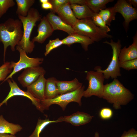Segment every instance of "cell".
<instances>
[{
    "instance_id": "cell-33",
    "label": "cell",
    "mask_w": 137,
    "mask_h": 137,
    "mask_svg": "<svg viewBox=\"0 0 137 137\" xmlns=\"http://www.w3.org/2000/svg\"><path fill=\"white\" fill-rule=\"evenodd\" d=\"M49 2L52 4L53 9L51 12L55 13L56 10L59 7L66 3H69L68 0H50Z\"/></svg>"
},
{
    "instance_id": "cell-2",
    "label": "cell",
    "mask_w": 137,
    "mask_h": 137,
    "mask_svg": "<svg viewBox=\"0 0 137 137\" xmlns=\"http://www.w3.org/2000/svg\"><path fill=\"white\" fill-rule=\"evenodd\" d=\"M133 94L117 78L104 85L102 98L113 104L116 109L127 105L133 98Z\"/></svg>"
},
{
    "instance_id": "cell-18",
    "label": "cell",
    "mask_w": 137,
    "mask_h": 137,
    "mask_svg": "<svg viewBox=\"0 0 137 137\" xmlns=\"http://www.w3.org/2000/svg\"><path fill=\"white\" fill-rule=\"evenodd\" d=\"M132 44L127 48L125 46L121 49L119 56V62L137 58V32L132 38Z\"/></svg>"
},
{
    "instance_id": "cell-22",
    "label": "cell",
    "mask_w": 137,
    "mask_h": 137,
    "mask_svg": "<svg viewBox=\"0 0 137 137\" xmlns=\"http://www.w3.org/2000/svg\"><path fill=\"white\" fill-rule=\"evenodd\" d=\"M57 80L51 77L46 79L45 90V99H53L58 95L57 85Z\"/></svg>"
},
{
    "instance_id": "cell-29",
    "label": "cell",
    "mask_w": 137,
    "mask_h": 137,
    "mask_svg": "<svg viewBox=\"0 0 137 137\" xmlns=\"http://www.w3.org/2000/svg\"><path fill=\"white\" fill-rule=\"evenodd\" d=\"M62 44L63 43L62 40H60L59 38L50 40L46 46L45 56H46L53 49Z\"/></svg>"
},
{
    "instance_id": "cell-26",
    "label": "cell",
    "mask_w": 137,
    "mask_h": 137,
    "mask_svg": "<svg viewBox=\"0 0 137 137\" xmlns=\"http://www.w3.org/2000/svg\"><path fill=\"white\" fill-rule=\"evenodd\" d=\"M58 120L51 121L48 118L38 119L35 129L32 133L28 137H40V133L45 127L50 123L59 122Z\"/></svg>"
},
{
    "instance_id": "cell-30",
    "label": "cell",
    "mask_w": 137,
    "mask_h": 137,
    "mask_svg": "<svg viewBox=\"0 0 137 137\" xmlns=\"http://www.w3.org/2000/svg\"><path fill=\"white\" fill-rule=\"evenodd\" d=\"M13 0H0V18L6 13L9 9L14 6Z\"/></svg>"
},
{
    "instance_id": "cell-31",
    "label": "cell",
    "mask_w": 137,
    "mask_h": 137,
    "mask_svg": "<svg viewBox=\"0 0 137 137\" xmlns=\"http://www.w3.org/2000/svg\"><path fill=\"white\" fill-rule=\"evenodd\" d=\"M119 67L127 71L137 69V58L119 62Z\"/></svg>"
},
{
    "instance_id": "cell-38",
    "label": "cell",
    "mask_w": 137,
    "mask_h": 137,
    "mask_svg": "<svg viewBox=\"0 0 137 137\" xmlns=\"http://www.w3.org/2000/svg\"><path fill=\"white\" fill-rule=\"evenodd\" d=\"M0 137H16L14 135L7 133H0Z\"/></svg>"
},
{
    "instance_id": "cell-25",
    "label": "cell",
    "mask_w": 137,
    "mask_h": 137,
    "mask_svg": "<svg viewBox=\"0 0 137 137\" xmlns=\"http://www.w3.org/2000/svg\"><path fill=\"white\" fill-rule=\"evenodd\" d=\"M98 14L106 24L108 26H110L112 21L115 19L116 13L112 7L100 10Z\"/></svg>"
},
{
    "instance_id": "cell-17",
    "label": "cell",
    "mask_w": 137,
    "mask_h": 137,
    "mask_svg": "<svg viewBox=\"0 0 137 137\" xmlns=\"http://www.w3.org/2000/svg\"><path fill=\"white\" fill-rule=\"evenodd\" d=\"M69 3L64 4L57 9L55 12L62 20L73 27L78 19L75 16Z\"/></svg>"
},
{
    "instance_id": "cell-9",
    "label": "cell",
    "mask_w": 137,
    "mask_h": 137,
    "mask_svg": "<svg viewBox=\"0 0 137 137\" xmlns=\"http://www.w3.org/2000/svg\"><path fill=\"white\" fill-rule=\"evenodd\" d=\"M114 11L121 14L124 19V28L127 31L129 23L131 21L137 19V10L125 0H118L113 7Z\"/></svg>"
},
{
    "instance_id": "cell-28",
    "label": "cell",
    "mask_w": 137,
    "mask_h": 137,
    "mask_svg": "<svg viewBox=\"0 0 137 137\" xmlns=\"http://www.w3.org/2000/svg\"><path fill=\"white\" fill-rule=\"evenodd\" d=\"M94 24L97 27L107 33L111 31L107 25L98 13H95L91 18Z\"/></svg>"
},
{
    "instance_id": "cell-32",
    "label": "cell",
    "mask_w": 137,
    "mask_h": 137,
    "mask_svg": "<svg viewBox=\"0 0 137 137\" xmlns=\"http://www.w3.org/2000/svg\"><path fill=\"white\" fill-rule=\"evenodd\" d=\"M113 115L112 110L108 108H104L101 110L99 112L100 117L104 119H107L110 118Z\"/></svg>"
},
{
    "instance_id": "cell-27",
    "label": "cell",
    "mask_w": 137,
    "mask_h": 137,
    "mask_svg": "<svg viewBox=\"0 0 137 137\" xmlns=\"http://www.w3.org/2000/svg\"><path fill=\"white\" fill-rule=\"evenodd\" d=\"M13 61L4 62L0 66V81H4L9 74L12 71Z\"/></svg>"
},
{
    "instance_id": "cell-15",
    "label": "cell",
    "mask_w": 137,
    "mask_h": 137,
    "mask_svg": "<svg viewBox=\"0 0 137 137\" xmlns=\"http://www.w3.org/2000/svg\"><path fill=\"white\" fill-rule=\"evenodd\" d=\"M54 30H60L67 33L69 35L75 33L73 27L64 22L58 16L51 12L46 16Z\"/></svg>"
},
{
    "instance_id": "cell-39",
    "label": "cell",
    "mask_w": 137,
    "mask_h": 137,
    "mask_svg": "<svg viewBox=\"0 0 137 137\" xmlns=\"http://www.w3.org/2000/svg\"><path fill=\"white\" fill-rule=\"evenodd\" d=\"M49 1L48 0H40L39 1L40 3L42 4L47 2Z\"/></svg>"
},
{
    "instance_id": "cell-8",
    "label": "cell",
    "mask_w": 137,
    "mask_h": 137,
    "mask_svg": "<svg viewBox=\"0 0 137 137\" xmlns=\"http://www.w3.org/2000/svg\"><path fill=\"white\" fill-rule=\"evenodd\" d=\"M16 49L20 54V60L16 62H13V70L3 82L10 78H12L13 75L23 69L39 66L44 61V59L42 58H31L29 57L25 52L18 45L16 46Z\"/></svg>"
},
{
    "instance_id": "cell-7",
    "label": "cell",
    "mask_w": 137,
    "mask_h": 137,
    "mask_svg": "<svg viewBox=\"0 0 137 137\" xmlns=\"http://www.w3.org/2000/svg\"><path fill=\"white\" fill-rule=\"evenodd\" d=\"M86 79L88 81V86L84 90L83 96L87 98L94 95L102 98L105 79L103 74L96 71H88L87 73Z\"/></svg>"
},
{
    "instance_id": "cell-6",
    "label": "cell",
    "mask_w": 137,
    "mask_h": 137,
    "mask_svg": "<svg viewBox=\"0 0 137 137\" xmlns=\"http://www.w3.org/2000/svg\"><path fill=\"white\" fill-rule=\"evenodd\" d=\"M84 88V86H82L73 91L58 95L53 99H45L41 101L43 110L48 109L49 107L52 104H57L64 110L67 104L72 102H76L81 106V99L83 97Z\"/></svg>"
},
{
    "instance_id": "cell-11",
    "label": "cell",
    "mask_w": 137,
    "mask_h": 137,
    "mask_svg": "<svg viewBox=\"0 0 137 137\" xmlns=\"http://www.w3.org/2000/svg\"><path fill=\"white\" fill-rule=\"evenodd\" d=\"M46 73L44 69L39 66L28 67L24 69L18 78V80L24 87H27L37 80L41 75Z\"/></svg>"
},
{
    "instance_id": "cell-23",
    "label": "cell",
    "mask_w": 137,
    "mask_h": 137,
    "mask_svg": "<svg viewBox=\"0 0 137 137\" xmlns=\"http://www.w3.org/2000/svg\"><path fill=\"white\" fill-rule=\"evenodd\" d=\"M17 8L16 13L18 16L26 17L35 3V0H15Z\"/></svg>"
},
{
    "instance_id": "cell-4",
    "label": "cell",
    "mask_w": 137,
    "mask_h": 137,
    "mask_svg": "<svg viewBox=\"0 0 137 137\" xmlns=\"http://www.w3.org/2000/svg\"><path fill=\"white\" fill-rule=\"evenodd\" d=\"M73 28L76 33L87 36L94 42H98L103 39L112 37L97 26L91 18L78 19Z\"/></svg>"
},
{
    "instance_id": "cell-14",
    "label": "cell",
    "mask_w": 137,
    "mask_h": 137,
    "mask_svg": "<svg viewBox=\"0 0 137 137\" xmlns=\"http://www.w3.org/2000/svg\"><path fill=\"white\" fill-rule=\"evenodd\" d=\"M46 80L44 75H41L37 80L27 87V91L40 101L44 100Z\"/></svg>"
},
{
    "instance_id": "cell-24",
    "label": "cell",
    "mask_w": 137,
    "mask_h": 137,
    "mask_svg": "<svg viewBox=\"0 0 137 137\" xmlns=\"http://www.w3.org/2000/svg\"><path fill=\"white\" fill-rule=\"evenodd\" d=\"M113 0H86V5L94 13H98L100 10L106 8V5Z\"/></svg>"
},
{
    "instance_id": "cell-13",
    "label": "cell",
    "mask_w": 137,
    "mask_h": 137,
    "mask_svg": "<svg viewBox=\"0 0 137 137\" xmlns=\"http://www.w3.org/2000/svg\"><path fill=\"white\" fill-rule=\"evenodd\" d=\"M93 117L88 113L78 111L69 116H61L57 119L59 122H64L78 126L89 123Z\"/></svg>"
},
{
    "instance_id": "cell-16",
    "label": "cell",
    "mask_w": 137,
    "mask_h": 137,
    "mask_svg": "<svg viewBox=\"0 0 137 137\" xmlns=\"http://www.w3.org/2000/svg\"><path fill=\"white\" fill-rule=\"evenodd\" d=\"M62 40L63 44L67 45L68 46L74 43H80L82 48L85 51L88 50L89 45L94 42L89 38L76 32L69 35Z\"/></svg>"
},
{
    "instance_id": "cell-19",
    "label": "cell",
    "mask_w": 137,
    "mask_h": 137,
    "mask_svg": "<svg viewBox=\"0 0 137 137\" xmlns=\"http://www.w3.org/2000/svg\"><path fill=\"white\" fill-rule=\"evenodd\" d=\"M58 95L72 92L82 86V84L75 78L70 81H60L57 82Z\"/></svg>"
},
{
    "instance_id": "cell-10",
    "label": "cell",
    "mask_w": 137,
    "mask_h": 137,
    "mask_svg": "<svg viewBox=\"0 0 137 137\" xmlns=\"http://www.w3.org/2000/svg\"><path fill=\"white\" fill-rule=\"evenodd\" d=\"M7 81L10 87V90L8 94L5 99L0 103V108L4 104H7L8 100L11 98L15 96H25L29 99L38 110L41 112L43 110L41 101L35 98L27 91H24L19 87L13 79H8Z\"/></svg>"
},
{
    "instance_id": "cell-20",
    "label": "cell",
    "mask_w": 137,
    "mask_h": 137,
    "mask_svg": "<svg viewBox=\"0 0 137 137\" xmlns=\"http://www.w3.org/2000/svg\"><path fill=\"white\" fill-rule=\"evenodd\" d=\"M70 6L74 15L78 20L91 18L95 13L86 5L72 4Z\"/></svg>"
},
{
    "instance_id": "cell-5",
    "label": "cell",
    "mask_w": 137,
    "mask_h": 137,
    "mask_svg": "<svg viewBox=\"0 0 137 137\" xmlns=\"http://www.w3.org/2000/svg\"><path fill=\"white\" fill-rule=\"evenodd\" d=\"M103 43L110 45L112 47V56L111 60L106 69L102 70L101 67L97 66L95 67L94 70L102 73L105 79H108L110 78H117L118 77L121 76L118 59L122 47L121 41L118 39L116 42L111 39L110 42L106 41Z\"/></svg>"
},
{
    "instance_id": "cell-40",
    "label": "cell",
    "mask_w": 137,
    "mask_h": 137,
    "mask_svg": "<svg viewBox=\"0 0 137 137\" xmlns=\"http://www.w3.org/2000/svg\"><path fill=\"white\" fill-rule=\"evenodd\" d=\"M94 137H99V134L98 132H96L95 134Z\"/></svg>"
},
{
    "instance_id": "cell-37",
    "label": "cell",
    "mask_w": 137,
    "mask_h": 137,
    "mask_svg": "<svg viewBox=\"0 0 137 137\" xmlns=\"http://www.w3.org/2000/svg\"><path fill=\"white\" fill-rule=\"evenodd\" d=\"M127 2L129 4L134 6V8L136 9L137 7V0H127Z\"/></svg>"
},
{
    "instance_id": "cell-35",
    "label": "cell",
    "mask_w": 137,
    "mask_h": 137,
    "mask_svg": "<svg viewBox=\"0 0 137 137\" xmlns=\"http://www.w3.org/2000/svg\"><path fill=\"white\" fill-rule=\"evenodd\" d=\"M42 8L45 10L49 9L51 11L53 9V6L51 3L49 1L47 2L42 4Z\"/></svg>"
},
{
    "instance_id": "cell-41",
    "label": "cell",
    "mask_w": 137,
    "mask_h": 137,
    "mask_svg": "<svg viewBox=\"0 0 137 137\" xmlns=\"http://www.w3.org/2000/svg\"><path fill=\"white\" fill-rule=\"evenodd\" d=\"M1 40H0V43H1Z\"/></svg>"
},
{
    "instance_id": "cell-36",
    "label": "cell",
    "mask_w": 137,
    "mask_h": 137,
    "mask_svg": "<svg viewBox=\"0 0 137 137\" xmlns=\"http://www.w3.org/2000/svg\"><path fill=\"white\" fill-rule=\"evenodd\" d=\"M68 1L70 5L72 4L86 5V0H68Z\"/></svg>"
},
{
    "instance_id": "cell-21",
    "label": "cell",
    "mask_w": 137,
    "mask_h": 137,
    "mask_svg": "<svg viewBox=\"0 0 137 137\" xmlns=\"http://www.w3.org/2000/svg\"><path fill=\"white\" fill-rule=\"evenodd\" d=\"M22 128L18 124L10 123L0 115V133H7L14 135L21 131Z\"/></svg>"
},
{
    "instance_id": "cell-12",
    "label": "cell",
    "mask_w": 137,
    "mask_h": 137,
    "mask_svg": "<svg viewBox=\"0 0 137 137\" xmlns=\"http://www.w3.org/2000/svg\"><path fill=\"white\" fill-rule=\"evenodd\" d=\"M54 30L45 16L42 18L38 26L37 35L34 37L32 41L42 44L52 34Z\"/></svg>"
},
{
    "instance_id": "cell-1",
    "label": "cell",
    "mask_w": 137,
    "mask_h": 137,
    "mask_svg": "<svg viewBox=\"0 0 137 137\" xmlns=\"http://www.w3.org/2000/svg\"><path fill=\"white\" fill-rule=\"evenodd\" d=\"M22 23L19 19L9 18L3 23H0V40L4 45L3 60L5 61L7 48L15 50L23 35Z\"/></svg>"
},
{
    "instance_id": "cell-34",
    "label": "cell",
    "mask_w": 137,
    "mask_h": 137,
    "mask_svg": "<svg viewBox=\"0 0 137 137\" xmlns=\"http://www.w3.org/2000/svg\"><path fill=\"white\" fill-rule=\"evenodd\" d=\"M121 137H137V131L132 128L127 131H124Z\"/></svg>"
},
{
    "instance_id": "cell-3",
    "label": "cell",
    "mask_w": 137,
    "mask_h": 137,
    "mask_svg": "<svg viewBox=\"0 0 137 137\" xmlns=\"http://www.w3.org/2000/svg\"><path fill=\"white\" fill-rule=\"evenodd\" d=\"M18 16L22 23L23 29L22 37L18 46L26 53H30L35 46L34 43L30 40V36L33 28L36 26L37 22L41 18L42 15L37 9L31 8L27 16Z\"/></svg>"
}]
</instances>
